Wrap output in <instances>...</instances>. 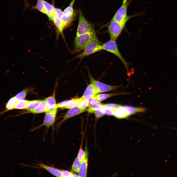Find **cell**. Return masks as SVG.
<instances>
[{
  "instance_id": "obj_1",
  "label": "cell",
  "mask_w": 177,
  "mask_h": 177,
  "mask_svg": "<svg viewBox=\"0 0 177 177\" xmlns=\"http://www.w3.org/2000/svg\"><path fill=\"white\" fill-rule=\"evenodd\" d=\"M95 31L89 32L76 36L73 53H78L83 50L92 39L96 36Z\"/></svg>"
},
{
  "instance_id": "obj_2",
  "label": "cell",
  "mask_w": 177,
  "mask_h": 177,
  "mask_svg": "<svg viewBox=\"0 0 177 177\" xmlns=\"http://www.w3.org/2000/svg\"><path fill=\"white\" fill-rule=\"evenodd\" d=\"M102 50V44L98 40L96 35L93 38L83 51L74 59L78 58L81 60L86 56Z\"/></svg>"
},
{
  "instance_id": "obj_3",
  "label": "cell",
  "mask_w": 177,
  "mask_h": 177,
  "mask_svg": "<svg viewBox=\"0 0 177 177\" xmlns=\"http://www.w3.org/2000/svg\"><path fill=\"white\" fill-rule=\"evenodd\" d=\"M103 50L109 52L116 56L124 65L127 72H129L130 63L123 58L118 49L116 41L110 39L102 44Z\"/></svg>"
},
{
  "instance_id": "obj_4",
  "label": "cell",
  "mask_w": 177,
  "mask_h": 177,
  "mask_svg": "<svg viewBox=\"0 0 177 177\" xmlns=\"http://www.w3.org/2000/svg\"><path fill=\"white\" fill-rule=\"evenodd\" d=\"M78 13V23L76 36L88 32L95 31L94 25L86 19L80 9Z\"/></svg>"
},
{
  "instance_id": "obj_5",
  "label": "cell",
  "mask_w": 177,
  "mask_h": 177,
  "mask_svg": "<svg viewBox=\"0 0 177 177\" xmlns=\"http://www.w3.org/2000/svg\"><path fill=\"white\" fill-rule=\"evenodd\" d=\"M132 0H129L125 3L122 4L116 11L112 19L110 21H115L125 25L128 21L131 18L135 16L127 15L128 7Z\"/></svg>"
},
{
  "instance_id": "obj_6",
  "label": "cell",
  "mask_w": 177,
  "mask_h": 177,
  "mask_svg": "<svg viewBox=\"0 0 177 177\" xmlns=\"http://www.w3.org/2000/svg\"><path fill=\"white\" fill-rule=\"evenodd\" d=\"M108 32L110 39L116 41L125 25L115 21H110L107 24Z\"/></svg>"
},
{
  "instance_id": "obj_7",
  "label": "cell",
  "mask_w": 177,
  "mask_h": 177,
  "mask_svg": "<svg viewBox=\"0 0 177 177\" xmlns=\"http://www.w3.org/2000/svg\"><path fill=\"white\" fill-rule=\"evenodd\" d=\"M57 109L53 111H48L45 112V115L43 123L39 126L32 129L31 132L38 130L43 126H45L47 130L45 134L50 127L53 128V132L54 129L53 125L55 121L56 115L57 113Z\"/></svg>"
},
{
  "instance_id": "obj_8",
  "label": "cell",
  "mask_w": 177,
  "mask_h": 177,
  "mask_svg": "<svg viewBox=\"0 0 177 177\" xmlns=\"http://www.w3.org/2000/svg\"><path fill=\"white\" fill-rule=\"evenodd\" d=\"M90 83L94 85L99 93L115 90L121 87V85L113 86L108 85L100 82L95 79L89 73Z\"/></svg>"
},
{
  "instance_id": "obj_9",
  "label": "cell",
  "mask_w": 177,
  "mask_h": 177,
  "mask_svg": "<svg viewBox=\"0 0 177 177\" xmlns=\"http://www.w3.org/2000/svg\"><path fill=\"white\" fill-rule=\"evenodd\" d=\"M86 110V109H82L77 106L70 108L64 116L63 119L57 124L56 127V133H57L60 126L66 120L69 118L79 114Z\"/></svg>"
},
{
  "instance_id": "obj_10",
  "label": "cell",
  "mask_w": 177,
  "mask_h": 177,
  "mask_svg": "<svg viewBox=\"0 0 177 177\" xmlns=\"http://www.w3.org/2000/svg\"><path fill=\"white\" fill-rule=\"evenodd\" d=\"M78 13L77 10L75 9L72 13L63 14L60 21L64 30L71 25L75 19Z\"/></svg>"
},
{
  "instance_id": "obj_11",
  "label": "cell",
  "mask_w": 177,
  "mask_h": 177,
  "mask_svg": "<svg viewBox=\"0 0 177 177\" xmlns=\"http://www.w3.org/2000/svg\"><path fill=\"white\" fill-rule=\"evenodd\" d=\"M99 93L95 86L90 83L87 87L83 96L81 98L82 99H88L94 98Z\"/></svg>"
},
{
  "instance_id": "obj_12",
  "label": "cell",
  "mask_w": 177,
  "mask_h": 177,
  "mask_svg": "<svg viewBox=\"0 0 177 177\" xmlns=\"http://www.w3.org/2000/svg\"><path fill=\"white\" fill-rule=\"evenodd\" d=\"M36 165L38 166L39 168L46 170L55 176L57 177H63L60 169L47 165L42 162L37 164Z\"/></svg>"
},
{
  "instance_id": "obj_13",
  "label": "cell",
  "mask_w": 177,
  "mask_h": 177,
  "mask_svg": "<svg viewBox=\"0 0 177 177\" xmlns=\"http://www.w3.org/2000/svg\"><path fill=\"white\" fill-rule=\"evenodd\" d=\"M90 103L88 109V112L92 113L103 107V104L94 98L88 99Z\"/></svg>"
},
{
  "instance_id": "obj_14",
  "label": "cell",
  "mask_w": 177,
  "mask_h": 177,
  "mask_svg": "<svg viewBox=\"0 0 177 177\" xmlns=\"http://www.w3.org/2000/svg\"><path fill=\"white\" fill-rule=\"evenodd\" d=\"M55 91L52 96L46 98L44 100L47 104L48 111H53L57 109V104L55 99Z\"/></svg>"
},
{
  "instance_id": "obj_15",
  "label": "cell",
  "mask_w": 177,
  "mask_h": 177,
  "mask_svg": "<svg viewBox=\"0 0 177 177\" xmlns=\"http://www.w3.org/2000/svg\"><path fill=\"white\" fill-rule=\"evenodd\" d=\"M121 108L125 110L130 116L138 112H145L146 111V109L143 108L128 105L122 106Z\"/></svg>"
},
{
  "instance_id": "obj_16",
  "label": "cell",
  "mask_w": 177,
  "mask_h": 177,
  "mask_svg": "<svg viewBox=\"0 0 177 177\" xmlns=\"http://www.w3.org/2000/svg\"><path fill=\"white\" fill-rule=\"evenodd\" d=\"M48 111L47 104L44 100H42L40 104L35 108L28 111L34 114H38L45 112Z\"/></svg>"
},
{
  "instance_id": "obj_17",
  "label": "cell",
  "mask_w": 177,
  "mask_h": 177,
  "mask_svg": "<svg viewBox=\"0 0 177 177\" xmlns=\"http://www.w3.org/2000/svg\"><path fill=\"white\" fill-rule=\"evenodd\" d=\"M52 20H53V21L57 29V37L58 36V34H60L63 37L64 36L63 31L64 29L62 26L60 20L53 13L52 15Z\"/></svg>"
},
{
  "instance_id": "obj_18",
  "label": "cell",
  "mask_w": 177,
  "mask_h": 177,
  "mask_svg": "<svg viewBox=\"0 0 177 177\" xmlns=\"http://www.w3.org/2000/svg\"><path fill=\"white\" fill-rule=\"evenodd\" d=\"M88 154L85 158L81 162V164L78 175L79 177H86L87 176L88 165Z\"/></svg>"
},
{
  "instance_id": "obj_19",
  "label": "cell",
  "mask_w": 177,
  "mask_h": 177,
  "mask_svg": "<svg viewBox=\"0 0 177 177\" xmlns=\"http://www.w3.org/2000/svg\"><path fill=\"white\" fill-rule=\"evenodd\" d=\"M126 94L124 92L120 93H114L109 94H102L96 95L94 97L95 99L99 101L104 100L107 98L111 97L121 94Z\"/></svg>"
},
{
  "instance_id": "obj_20",
  "label": "cell",
  "mask_w": 177,
  "mask_h": 177,
  "mask_svg": "<svg viewBox=\"0 0 177 177\" xmlns=\"http://www.w3.org/2000/svg\"><path fill=\"white\" fill-rule=\"evenodd\" d=\"M45 7L46 14L49 18V19L52 20V15L53 10L55 8L51 4L44 0H42Z\"/></svg>"
},
{
  "instance_id": "obj_21",
  "label": "cell",
  "mask_w": 177,
  "mask_h": 177,
  "mask_svg": "<svg viewBox=\"0 0 177 177\" xmlns=\"http://www.w3.org/2000/svg\"><path fill=\"white\" fill-rule=\"evenodd\" d=\"M113 116L119 119L126 118L130 116L125 110L121 107L115 110Z\"/></svg>"
},
{
  "instance_id": "obj_22",
  "label": "cell",
  "mask_w": 177,
  "mask_h": 177,
  "mask_svg": "<svg viewBox=\"0 0 177 177\" xmlns=\"http://www.w3.org/2000/svg\"><path fill=\"white\" fill-rule=\"evenodd\" d=\"M30 101L23 100L16 102L15 104L14 109H26Z\"/></svg>"
},
{
  "instance_id": "obj_23",
  "label": "cell",
  "mask_w": 177,
  "mask_h": 177,
  "mask_svg": "<svg viewBox=\"0 0 177 177\" xmlns=\"http://www.w3.org/2000/svg\"><path fill=\"white\" fill-rule=\"evenodd\" d=\"M29 90V88H26L16 94L14 97L16 101L17 102L24 100Z\"/></svg>"
},
{
  "instance_id": "obj_24",
  "label": "cell",
  "mask_w": 177,
  "mask_h": 177,
  "mask_svg": "<svg viewBox=\"0 0 177 177\" xmlns=\"http://www.w3.org/2000/svg\"><path fill=\"white\" fill-rule=\"evenodd\" d=\"M80 100V98L73 99L72 100H70L65 106L62 108V109H70L73 107L77 106Z\"/></svg>"
},
{
  "instance_id": "obj_25",
  "label": "cell",
  "mask_w": 177,
  "mask_h": 177,
  "mask_svg": "<svg viewBox=\"0 0 177 177\" xmlns=\"http://www.w3.org/2000/svg\"><path fill=\"white\" fill-rule=\"evenodd\" d=\"M16 102L14 97L11 98L6 103V110L3 113H4L7 111L13 109L15 104Z\"/></svg>"
},
{
  "instance_id": "obj_26",
  "label": "cell",
  "mask_w": 177,
  "mask_h": 177,
  "mask_svg": "<svg viewBox=\"0 0 177 177\" xmlns=\"http://www.w3.org/2000/svg\"><path fill=\"white\" fill-rule=\"evenodd\" d=\"M42 101L38 100L30 101L26 109L29 111L34 109L40 104Z\"/></svg>"
},
{
  "instance_id": "obj_27",
  "label": "cell",
  "mask_w": 177,
  "mask_h": 177,
  "mask_svg": "<svg viewBox=\"0 0 177 177\" xmlns=\"http://www.w3.org/2000/svg\"><path fill=\"white\" fill-rule=\"evenodd\" d=\"M81 164V162L77 156L75 159L72 167V171L76 173H78L79 171Z\"/></svg>"
},
{
  "instance_id": "obj_28",
  "label": "cell",
  "mask_w": 177,
  "mask_h": 177,
  "mask_svg": "<svg viewBox=\"0 0 177 177\" xmlns=\"http://www.w3.org/2000/svg\"><path fill=\"white\" fill-rule=\"evenodd\" d=\"M82 141L80 148L77 156L81 162L84 160L87 155L88 154L87 149H86L85 151L83 150L82 147Z\"/></svg>"
},
{
  "instance_id": "obj_29",
  "label": "cell",
  "mask_w": 177,
  "mask_h": 177,
  "mask_svg": "<svg viewBox=\"0 0 177 177\" xmlns=\"http://www.w3.org/2000/svg\"><path fill=\"white\" fill-rule=\"evenodd\" d=\"M34 8L43 13L46 14L44 5L42 0H37L36 4Z\"/></svg>"
},
{
  "instance_id": "obj_30",
  "label": "cell",
  "mask_w": 177,
  "mask_h": 177,
  "mask_svg": "<svg viewBox=\"0 0 177 177\" xmlns=\"http://www.w3.org/2000/svg\"><path fill=\"white\" fill-rule=\"evenodd\" d=\"M89 104L88 99H82L80 98V100L77 106L82 109L85 110L89 106Z\"/></svg>"
},
{
  "instance_id": "obj_31",
  "label": "cell",
  "mask_w": 177,
  "mask_h": 177,
  "mask_svg": "<svg viewBox=\"0 0 177 177\" xmlns=\"http://www.w3.org/2000/svg\"><path fill=\"white\" fill-rule=\"evenodd\" d=\"M100 109L101 111L104 114L109 116L113 115L115 110L104 107H102Z\"/></svg>"
},
{
  "instance_id": "obj_32",
  "label": "cell",
  "mask_w": 177,
  "mask_h": 177,
  "mask_svg": "<svg viewBox=\"0 0 177 177\" xmlns=\"http://www.w3.org/2000/svg\"><path fill=\"white\" fill-rule=\"evenodd\" d=\"M75 0H72V1L69 5L64 10L63 14L67 13H72L74 11L75 9L73 8V6Z\"/></svg>"
},
{
  "instance_id": "obj_33",
  "label": "cell",
  "mask_w": 177,
  "mask_h": 177,
  "mask_svg": "<svg viewBox=\"0 0 177 177\" xmlns=\"http://www.w3.org/2000/svg\"><path fill=\"white\" fill-rule=\"evenodd\" d=\"M122 105L114 103H108L103 104V107L109 108L114 110L120 108Z\"/></svg>"
},
{
  "instance_id": "obj_34",
  "label": "cell",
  "mask_w": 177,
  "mask_h": 177,
  "mask_svg": "<svg viewBox=\"0 0 177 177\" xmlns=\"http://www.w3.org/2000/svg\"><path fill=\"white\" fill-rule=\"evenodd\" d=\"M59 19L60 20L63 15V12L59 8H54L53 12Z\"/></svg>"
},
{
  "instance_id": "obj_35",
  "label": "cell",
  "mask_w": 177,
  "mask_h": 177,
  "mask_svg": "<svg viewBox=\"0 0 177 177\" xmlns=\"http://www.w3.org/2000/svg\"><path fill=\"white\" fill-rule=\"evenodd\" d=\"M60 171L62 174L63 177H72L73 174L72 171H70L67 170H61Z\"/></svg>"
},
{
  "instance_id": "obj_36",
  "label": "cell",
  "mask_w": 177,
  "mask_h": 177,
  "mask_svg": "<svg viewBox=\"0 0 177 177\" xmlns=\"http://www.w3.org/2000/svg\"><path fill=\"white\" fill-rule=\"evenodd\" d=\"M100 108L97 109L94 112L96 118H97L102 117L104 115L101 111Z\"/></svg>"
},
{
  "instance_id": "obj_37",
  "label": "cell",
  "mask_w": 177,
  "mask_h": 177,
  "mask_svg": "<svg viewBox=\"0 0 177 177\" xmlns=\"http://www.w3.org/2000/svg\"><path fill=\"white\" fill-rule=\"evenodd\" d=\"M70 100H67L59 103L57 104V108H62L64 107L69 101Z\"/></svg>"
},
{
  "instance_id": "obj_38",
  "label": "cell",
  "mask_w": 177,
  "mask_h": 177,
  "mask_svg": "<svg viewBox=\"0 0 177 177\" xmlns=\"http://www.w3.org/2000/svg\"><path fill=\"white\" fill-rule=\"evenodd\" d=\"M72 173L73 177H79V175H78L77 174L75 173H74V172L72 170Z\"/></svg>"
},
{
  "instance_id": "obj_39",
  "label": "cell",
  "mask_w": 177,
  "mask_h": 177,
  "mask_svg": "<svg viewBox=\"0 0 177 177\" xmlns=\"http://www.w3.org/2000/svg\"><path fill=\"white\" fill-rule=\"evenodd\" d=\"M128 0H123L122 4L125 3Z\"/></svg>"
}]
</instances>
